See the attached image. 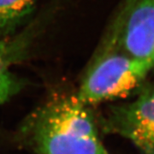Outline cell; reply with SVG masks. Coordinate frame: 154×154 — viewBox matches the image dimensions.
I'll return each mask as SVG.
<instances>
[{"instance_id": "6da1fadb", "label": "cell", "mask_w": 154, "mask_h": 154, "mask_svg": "<svg viewBox=\"0 0 154 154\" xmlns=\"http://www.w3.org/2000/svg\"><path fill=\"white\" fill-rule=\"evenodd\" d=\"M17 140L33 154H109L89 106L76 94H55L22 120Z\"/></svg>"}, {"instance_id": "7a4b0ae2", "label": "cell", "mask_w": 154, "mask_h": 154, "mask_svg": "<svg viewBox=\"0 0 154 154\" xmlns=\"http://www.w3.org/2000/svg\"><path fill=\"white\" fill-rule=\"evenodd\" d=\"M153 69L148 63L110 45L88 69L77 97L88 106L125 98L137 90Z\"/></svg>"}, {"instance_id": "3957f363", "label": "cell", "mask_w": 154, "mask_h": 154, "mask_svg": "<svg viewBox=\"0 0 154 154\" xmlns=\"http://www.w3.org/2000/svg\"><path fill=\"white\" fill-rule=\"evenodd\" d=\"M98 124L105 134L131 141L141 154H154V82L132 101L110 107Z\"/></svg>"}, {"instance_id": "277c9868", "label": "cell", "mask_w": 154, "mask_h": 154, "mask_svg": "<svg viewBox=\"0 0 154 154\" xmlns=\"http://www.w3.org/2000/svg\"><path fill=\"white\" fill-rule=\"evenodd\" d=\"M110 45L154 68V0L128 5Z\"/></svg>"}, {"instance_id": "5b68a950", "label": "cell", "mask_w": 154, "mask_h": 154, "mask_svg": "<svg viewBox=\"0 0 154 154\" xmlns=\"http://www.w3.org/2000/svg\"><path fill=\"white\" fill-rule=\"evenodd\" d=\"M28 37H14L0 40V105L11 99L22 90L24 84L11 69V66L22 57Z\"/></svg>"}, {"instance_id": "8992f818", "label": "cell", "mask_w": 154, "mask_h": 154, "mask_svg": "<svg viewBox=\"0 0 154 154\" xmlns=\"http://www.w3.org/2000/svg\"><path fill=\"white\" fill-rule=\"evenodd\" d=\"M37 0H0V40L10 38L33 13Z\"/></svg>"}, {"instance_id": "52a82bcc", "label": "cell", "mask_w": 154, "mask_h": 154, "mask_svg": "<svg viewBox=\"0 0 154 154\" xmlns=\"http://www.w3.org/2000/svg\"><path fill=\"white\" fill-rule=\"evenodd\" d=\"M134 0H129V2H128V5L131 4V3H133V2H134Z\"/></svg>"}]
</instances>
